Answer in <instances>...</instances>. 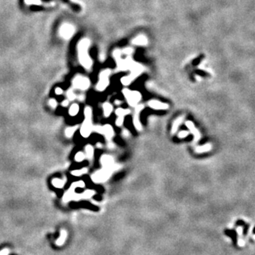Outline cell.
I'll return each mask as SVG.
<instances>
[{
    "label": "cell",
    "mask_w": 255,
    "mask_h": 255,
    "mask_svg": "<svg viewBox=\"0 0 255 255\" xmlns=\"http://www.w3.org/2000/svg\"><path fill=\"white\" fill-rule=\"evenodd\" d=\"M93 154H94V149L92 145H88L85 146V156L89 159L92 160L93 159Z\"/></svg>",
    "instance_id": "19"
},
{
    "label": "cell",
    "mask_w": 255,
    "mask_h": 255,
    "mask_svg": "<svg viewBox=\"0 0 255 255\" xmlns=\"http://www.w3.org/2000/svg\"><path fill=\"white\" fill-rule=\"evenodd\" d=\"M78 126H71V127H68L65 129V131H64V134H65V136L67 138H70L73 136V135L75 134V131L77 130Z\"/></svg>",
    "instance_id": "22"
},
{
    "label": "cell",
    "mask_w": 255,
    "mask_h": 255,
    "mask_svg": "<svg viewBox=\"0 0 255 255\" xmlns=\"http://www.w3.org/2000/svg\"><path fill=\"white\" fill-rule=\"evenodd\" d=\"M131 111L129 109H123V108H117L116 110V115L118 117H125L128 114H130Z\"/></svg>",
    "instance_id": "25"
},
{
    "label": "cell",
    "mask_w": 255,
    "mask_h": 255,
    "mask_svg": "<svg viewBox=\"0 0 255 255\" xmlns=\"http://www.w3.org/2000/svg\"><path fill=\"white\" fill-rule=\"evenodd\" d=\"M100 161H101V163L103 165V169L110 170L112 172L117 169V165L115 164L113 158L112 156L107 155V154H103L101 157Z\"/></svg>",
    "instance_id": "7"
},
{
    "label": "cell",
    "mask_w": 255,
    "mask_h": 255,
    "mask_svg": "<svg viewBox=\"0 0 255 255\" xmlns=\"http://www.w3.org/2000/svg\"><path fill=\"white\" fill-rule=\"evenodd\" d=\"M184 120V116H181V117H177L176 120H174V123H173V126H172V129H171V133L172 135L175 134L177 132V129L180 126V125L183 123V121Z\"/></svg>",
    "instance_id": "14"
},
{
    "label": "cell",
    "mask_w": 255,
    "mask_h": 255,
    "mask_svg": "<svg viewBox=\"0 0 255 255\" xmlns=\"http://www.w3.org/2000/svg\"><path fill=\"white\" fill-rule=\"evenodd\" d=\"M66 183V179H60V178H54L51 181V183L55 188H63Z\"/></svg>",
    "instance_id": "18"
},
{
    "label": "cell",
    "mask_w": 255,
    "mask_h": 255,
    "mask_svg": "<svg viewBox=\"0 0 255 255\" xmlns=\"http://www.w3.org/2000/svg\"><path fill=\"white\" fill-rule=\"evenodd\" d=\"M132 51H133V50H132V49H131V48H127V49H125V50H123V54L130 55V54L132 53Z\"/></svg>",
    "instance_id": "39"
},
{
    "label": "cell",
    "mask_w": 255,
    "mask_h": 255,
    "mask_svg": "<svg viewBox=\"0 0 255 255\" xmlns=\"http://www.w3.org/2000/svg\"><path fill=\"white\" fill-rule=\"evenodd\" d=\"M75 33V27L69 23H64L60 27V34L64 39H69Z\"/></svg>",
    "instance_id": "8"
},
{
    "label": "cell",
    "mask_w": 255,
    "mask_h": 255,
    "mask_svg": "<svg viewBox=\"0 0 255 255\" xmlns=\"http://www.w3.org/2000/svg\"><path fill=\"white\" fill-rule=\"evenodd\" d=\"M245 241L244 240V239H238V245H239V246L242 247V246H245Z\"/></svg>",
    "instance_id": "37"
},
{
    "label": "cell",
    "mask_w": 255,
    "mask_h": 255,
    "mask_svg": "<svg viewBox=\"0 0 255 255\" xmlns=\"http://www.w3.org/2000/svg\"><path fill=\"white\" fill-rule=\"evenodd\" d=\"M85 158H86V156H85L84 153L79 151V152H78L75 154V160L77 162H82V161H84L85 160Z\"/></svg>",
    "instance_id": "26"
},
{
    "label": "cell",
    "mask_w": 255,
    "mask_h": 255,
    "mask_svg": "<svg viewBox=\"0 0 255 255\" xmlns=\"http://www.w3.org/2000/svg\"><path fill=\"white\" fill-rule=\"evenodd\" d=\"M9 249L8 248H4L0 251V255H8L9 254Z\"/></svg>",
    "instance_id": "35"
},
{
    "label": "cell",
    "mask_w": 255,
    "mask_h": 255,
    "mask_svg": "<svg viewBox=\"0 0 255 255\" xmlns=\"http://www.w3.org/2000/svg\"><path fill=\"white\" fill-rule=\"evenodd\" d=\"M236 232H237V234H239V235H242V234H243V227H241V226L237 227V229H236Z\"/></svg>",
    "instance_id": "38"
},
{
    "label": "cell",
    "mask_w": 255,
    "mask_h": 255,
    "mask_svg": "<svg viewBox=\"0 0 255 255\" xmlns=\"http://www.w3.org/2000/svg\"><path fill=\"white\" fill-rule=\"evenodd\" d=\"M79 112V106L77 103H73L69 109V114L71 117H75Z\"/></svg>",
    "instance_id": "21"
},
{
    "label": "cell",
    "mask_w": 255,
    "mask_h": 255,
    "mask_svg": "<svg viewBox=\"0 0 255 255\" xmlns=\"http://www.w3.org/2000/svg\"><path fill=\"white\" fill-rule=\"evenodd\" d=\"M185 125H186V126L188 128V130L190 131V132L194 136V142L198 141L199 140L201 139V134H200L198 130L196 128V126L193 124V122L191 121V120H188V121L185 122Z\"/></svg>",
    "instance_id": "10"
},
{
    "label": "cell",
    "mask_w": 255,
    "mask_h": 255,
    "mask_svg": "<svg viewBox=\"0 0 255 255\" xmlns=\"http://www.w3.org/2000/svg\"><path fill=\"white\" fill-rule=\"evenodd\" d=\"M103 135L106 136L107 140H111L114 136V130L111 125L106 124L103 126Z\"/></svg>",
    "instance_id": "12"
},
{
    "label": "cell",
    "mask_w": 255,
    "mask_h": 255,
    "mask_svg": "<svg viewBox=\"0 0 255 255\" xmlns=\"http://www.w3.org/2000/svg\"><path fill=\"white\" fill-rule=\"evenodd\" d=\"M49 105H50L52 108H55L57 106V105H58V103H57V101L55 99H50V101H49Z\"/></svg>",
    "instance_id": "34"
},
{
    "label": "cell",
    "mask_w": 255,
    "mask_h": 255,
    "mask_svg": "<svg viewBox=\"0 0 255 255\" xmlns=\"http://www.w3.org/2000/svg\"><path fill=\"white\" fill-rule=\"evenodd\" d=\"M92 118L91 117H85V120H84L82 126L80 128V134L83 137L88 138L92 131Z\"/></svg>",
    "instance_id": "6"
},
{
    "label": "cell",
    "mask_w": 255,
    "mask_h": 255,
    "mask_svg": "<svg viewBox=\"0 0 255 255\" xmlns=\"http://www.w3.org/2000/svg\"><path fill=\"white\" fill-rule=\"evenodd\" d=\"M73 85L75 89L80 90H86L90 86V80L83 75H77L73 79Z\"/></svg>",
    "instance_id": "5"
},
{
    "label": "cell",
    "mask_w": 255,
    "mask_h": 255,
    "mask_svg": "<svg viewBox=\"0 0 255 255\" xmlns=\"http://www.w3.org/2000/svg\"><path fill=\"white\" fill-rule=\"evenodd\" d=\"M188 135H189V131H181L180 132L178 133L177 136H178V138L179 139H184V138H186V137H187Z\"/></svg>",
    "instance_id": "32"
},
{
    "label": "cell",
    "mask_w": 255,
    "mask_h": 255,
    "mask_svg": "<svg viewBox=\"0 0 255 255\" xmlns=\"http://www.w3.org/2000/svg\"><path fill=\"white\" fill-rule=\"evenodd\" d=\"M111 174H112V171L103 168L102 169L97 171L96 173L92 174L91 178L96 183H101L107 180L110 177Z\"/></svg>",
    "instance_id": "4"
},
{
    "label": "cell",
    "mask_w": 255,
    "mask_h": 255,
    "mask_svg": "<svg viewBox=\"0 0 255 255\" xmlns=\"http://www.w3.org/2000/svg\"><path fill=\"white\" fill-rule=\"evenodd\" d=\"M124 117H118L117 120H116V126H121L123 122H124Z\"/></svg>",
    "instance_id": "33"
},
{
    "label": "cell",
    "mask_w": 255,
    "mask_h": 255,
    "mask_svg": "<svg viewBox=\"0 0 255 255\" xmlns=\"http://www.w3.org/2000/svg\"><path fill=\"white\" fill-rule=\"evenodd\" d=\"M111 71L109 69H105L101 72L99 75V80L96 86V89L99 92H103L107 88L109 84V76H110Z\"/></svg>",
    "instance_id": "3"
},
{
    "label": "cell",
    "mask_w": 255,
    "mask_h": 255,
    "mask_svg": "<svg viewBox=\"0 0 255 255\" xmlns=\"http://www.w3.org/2000/svg\"><path fill=\"white\" fill-rule=\"evenodd\" d=\"M92 108H91L90 106H87V107H85V109H84L85 117H91V118H92Z\"/></svg>",
    "instance_id": "29"
},
{
    "label": "cell",
    "mask_w": 255,
    "mask_h": 255,
    "mask_svg": "<svg viewBox=\"0 0 255 255\" xmlns=\"http://www.w3.org/2000/svg\"><path fill=\"white\" fill-rule=\"evenodd\" d=\"M92 131H95L97 133H99L103 135V128L101 126H92Z\"/></svg>",
    "instance_id": "31"
},
{
    "label": "cell",
    "mask_w": 255,
    "mask_h": 255,
    "mask_svg": "<svg viewBox=\"0 0 255 255\" xmlns=\"http://www.w3.org/2000/svg\"><path fill=\"white\" fill-rule=\"evenodd\" d=\"M67 236H68V234H67V232H66V230H64V229H62V230H60V238L55 240V245H58V246H62V245L64 244L65 240H66Z\"/></svg>",
    "instance_id": "15"
},
{
    "label": "cell",
    "mask_w": 255,
    "mask_h": 255,
    "mask_svg": "<svg viewBox=\"0 0 255 255\" xmlns=\"http://www.w3.org/2000/svg\"><path fill=\"white\" fill-rule=\"evenodd\" d=\"M94 194H95V191H93V190L88 189V190H86V191H84V193H82L81 197L84 199H89V198H91Z\"/></svg>",
    "instance_id": "24"
},
{
    "label": "cell",
    "mask_w": 255,
    "mask_h": 255,
    "mask_svg": "<svg viewBox=\"0 0 255 255\" xmlns=\"http://www.w3.org/2000/svg\"><path fill=\"white\" fill-rule=\"evenodd\" d=\"M103 114H104V117H108L110 116L112 111H113V106L112 105L109 103H105L103 105Z\"/></svg>",
    "instance_id": "16"
},
{
    "label": "cell",
    "mask_w": 255,
    "mask_h": 255,
    "mask_svg": "<svg viewBox=\"0 0 255 255\" xmlns=\"http://www.w3.org/2000/svg\"><path fill=\"white\" fill-rule=\"evenodd\" d=\"M87 173H88V169H87V168H84V169H81L72 171V172H71V174L74 175V176H76V177H79V176L84 175V174H87Z\"/></svg>",
    "instance_id": "23"
},
{
    "label": "cell",
    "mask_w": 255,
    "mask_h": 255,
    "mask_svg": "<svg viewBox=\"0 0 255 255\" xmlns=\"http://www.w3.org/2000/svg\"><path fill=\"white\" fill-rule=\"evenodd\" d=\"M90 46V41L87 38L81 40L78 44V59L81 63L82 66L87 69H91L92 65V61L91 57L89 55V48Z\"/></svg>",
    "instance_id": "1"
},
{
    "label": "cell",
    "mask_w": 255,
    "mask_h": 255,
    "mask_svg": "<svg viewBox=\"0 0 255 255\" xmlns=\"http://www.w3.org/2000/svg\"><path fill=\"white\" fill-rule=\"evenodd\" d=\"M132 43L135 46H146L148 43V40L145 35H140L132 41Z\"/></svg>",
    "instance_id": "13"
},
{
    "label": "cell",
    "mask_w": 255,
    "mask_h": 255,
    "mask_svg": "<svg viewBox=\"0 0 255 255\" xmlns=\"http://www.w3.org/2000/svg\"><path fill=\"white\" fill-rule=\"evenodd\" d=\"M85 187V183L84 181H78V182H75L73 183L72 185L70 186L71 188L73 189H75L77 188H84Z\"/></svg>",
    "instance_id": "27"
},
{
    "label": "cell",
    "mask_w": 255,
    "mask_h": 255,
    "mask_svg": "<svg viewBox=\"0 0 255 255\" xmlns=\"http://www.w3.org/2000/svg\"><path fill=\"white\" fill-rule=\"evenodd\" d=\"M75 195V189L69 188V189L65 192V194L64 195L63 201H64V202H69V201H71V200H74Z\"/></svg>",
    "instance_id": "17"
},
{
    "label": "cell",
    "mask_w": 255,
    "mask_h": 255,
    "mask_svg": "<svg viewBox=\"0 0 255 255\" xmlns=\"http://www.w3.org/2000/svg\"><path fill=\"white\" fill-rule=\"evenodd\" d=\"M211 149V144H206V145H201L196 148V152L198 154H202V153L209 152L210 150Z\"/></svg>",
    "instance_id": "20"
},
{
    "label": "cell",
    "mask_w": 255,
    "mask_h": 255,
    "mask_svg": "<svg viewBox=\"0 0 255 255\" xmlns=\"http://www.w3.org/2000/svg\"><path fill=\"white\" fill-rule=\"evenodd\" d=\"M67 97L69 100H70V101H73V100H75L76 98V95L75 94V92H73V90H71V89L68 90Z\"/></svg>",
    "instance_id": "30"
},
{
    "label": "cell",
    "mask_w": 255,
    "mask_h": 255,
    "mask_svg": "<svg viewBox=\"0 0 255 255\" xmlns=\"http://www.w3.org/2000/svg\"><path fill=\"white\" fill-rule=\"evenodd\" d=\"M123 135H124L126 137H127V136H129V135H130L129 131H128L126 129H125L124 131H123Z\"/></svg>",
    "instance_id": "41"
},
{
    "label": "cell",
    "mask_w": 255,
    "mask_h": 255,
    "mask_svg": "<svg viewBox=\"0 0 255 255\" xmlns=\"http://www.w3.org/2000/svg\"><path fill=\"white\" fill-rule=\"evenodd\" d=\"M24 1H25V4L27 5H32V4L41 5V0H24Z\"/></svg>",
    "instance_id": "28"
},
{
    "label": "cell",
    "mask_w": 255,
    "mask_h": 255,
    "mask_svg": "<svg viewBox=\"0 0 255 255\" xmlns=\"http://www.w3.org/2000/svg\"><path fill=\"white\" fill-rule=\"evenodd\" d=\"M122 93L127 101L128 104L131 106L138 105L139 102L141 100V94L138 91H131L127 89H124L122 90Z\"/></svg>",
    "instance_id": "2"
},
{
    "label": "cell",
    "mask_w": 255,
    "mask_h": 255,
    "mask_svg": "<svg viewBox=\"0 0 255 255\" xmlns=\"http://www.w3.org/2000/svg\"><path fill=\"white\" fill-rule=\"evenodd\" d=\"M135 107V114L133 117V124H134V126L137 131H140L142 130V126L140 124V113L143 110L144 106L143 105H136Z\"/></svg>",
    "instance_id": "9"
},
{
    "label": "cell",
    "mask_w": 255,
    "mask_h": 255,
    "mask_svg": "<svg viewBox=\"0 0 255 255\" xmlns=\"http://www.w3.org/2000/svg\"><path fill=\"white\" fill-rule=\"evenodd\" d=\"M55 92V94H57V95H60V94H62V93L64 92V91H63V89H60V88H56Z\"/></svg>",
    "instance_id": "36"
},
{
    "label": "cell",
    "mask_w": 255,
    "mask_h": 255,
    "mask_svg": "<svg viewBox=\"0 0 255 255\" xmlns=\"http://www.w3.org/2000/svg\"><path fill=\"white\" fill-rule=\"evenodd\" d=\"M148 105L149 106H150L153 109H155V110H165L167 109L169 106L167 103H161L160 101H157V100H151L148 103Z\"/></svg>",
    "instance_id": "11"
},
{
    "label": "cell",
    "mask_w": 255,
    "mask_h": 255,
    "mask_svg": "<svg viewBox=\"0 0 255 255\" xmlns=\"http://www.w3.org/2000/svg\"><path fill=\"white\" fill-rule=\"evenodd\" d=\"M61 105H62L63 106H67L68 105H69V101H68V100L63 101V102H62V103H61Z\"/></svg>",
    "instance_id": "40"
}]
</instances>
